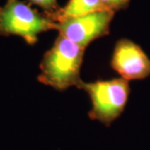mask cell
<instances>
[{"label":"cell","mask_w":150,"mask_h":150,"mask_svg":"<svg viewBox=\"0 0 150 150\" xmlns=\"http://www.w3.org/2000/svg\"><path fill=\"white\" fill-rule=\"evenodd\" d=\"M111 67L126 80H142L150 75V59L139 45L122 38L115 44Z\"/></svg>","instance_id":"5b68a950"},{"label":"cell","mask_w":150,"mask_h":150,"mask_svg":"<svg viewBox=\"0 0 150 150\" xmlns=\"http://www.w3.org/2000/svg\"><path fill=\"white\" fill-rule=\"evenodd\" d=\"M114 14L112 10H102L67 18L57 23V30L60 35L86 48L92 41L109 33Z\"/></svg>","instance_id":"277c9868"},{"label":"cell","mask_w":150,"mask_h":150,"mask_svg":"<svg viewBox=\"0 0 150 150\" xmlns=\"http://www.w3.org/2000/svg\"><path fill=\"white\" fill-rule=\"evenodd\" d=\"M85 48L59 34L40 63L38 80L57 90H65L81 81L80 69Z\"/></svg>","instance_id":"6da1fadb"},{"label":"cell","mask_w":150,"mask_h":150,"mask_svg":"<svg viewBox=\"0 0 150 150\" xmlns=\"http://www.w3.org/2000/svg\"><path fill=\"white\" fill-rule=\"evenodd\" d=\"M108 9L113 12L123 10L128 8L131 0H101Z\"/></svg>","instance_id":"ba28073f"},{"label":"cell","mask_w":150,"mask_h":150,"mask_svg":"<svg viewBox=\"0 0 150 150\" xmlns=\"http://www.w3.org/2000/svg\"><path fill=\"white\" fill-rule=\"evenodd\" d=\"M109 10L103 5L101 0H69L63 8H60L50 13H45L56 23L70 18L79 17L93 12Z\"/></svg>","instance_id":"8992f818"},{"label":"cell","mask_w":150,"mask_h":150,"mask_svg":"<svg viewBox=\"0 0 150 150\" xmlns=\"http://www.w3.org/2000/svg\"><path fill=\"white\" fill-rule=\"evenodd\" d=\"M77 88L84 90L91 99L89 118L105 126H109L123 113L130 93L129 81L123 78L93 83L81 80Z\"/></svg>","instance_id":"3957f363"},{"label":"cell","mask_w":150,"mask_h":150,"mask_svg":"<svg viewBox=\"0 0 150 150\" xmlns=\"http://www.w3.org/2000/svg\"><path fill=\"white\" fill-rule=\"evenodd\" d=\"M58 23L33 9L30 4L22 0H7L0 7V35L21 37L28 44L37 43L38 35L57 30Z\"/></svg>","instance_id":"7a4b0ae2"},{"label":"cell","mask_w":150,"mask_h":150,"mask_svg":"<svg viewBox=\"0 0 150 150\" xmlns=\"http://www.w3.org/2000/svg\"><path fill=\"white\" fill-rule=\"evenodd\" d=\"M30 4H34L43 8L45 13H50L56 11L59 7L57 0H28Z\"/></svg>","instance_id":"52a82bcc"}]
</instances>
